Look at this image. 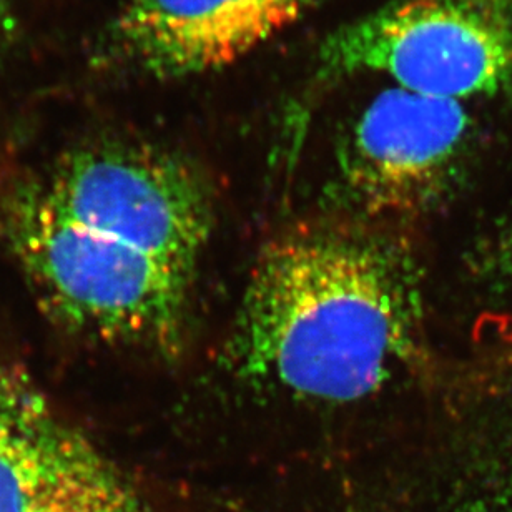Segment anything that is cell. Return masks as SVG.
I'll list each match as a JSON object with an SVG mask.
<instances>
[{
	"label": "cell",
	"mask_w": 512,
	"mask_h": 512,
	"mask_svg": "<svg viewBox=\"0 0 512 512\" xmlns=\"http://www.w3.org/2000/svg\"><path fill=\"white\" fill-rule=\"evenodd\" d=\"M213 227L197 167L153 143L99 138L15 188L4 232L45 313L87 338L170 351Z\"/></svg>",
	"instance_id": "6da1fadb"
},
{
	"label": "cell",
	"mask_w": 512,
	"mask_h": 512,
	"mask_svg": "<svg viewBox=\"0 0 512 512\" xmlns=\"http://www.w3.org/2000/svg\"><path fill=\"white\" fill-rule=\"evenodd\" d=\"M416 325L403 250L363 227L315 225L256 260L233 333L245 378L300 398L350 403L393 376Z\"/></svg>",
	"instance_id": "7a4b0ae2"
},
{
	"label": "cell",
	"mask_w": 512,
	"mask_h": 512,
	"mask_svg": "<svg viewBox=\"0 0 512 512\" xmlns=\"http://www.w3.org/2000/svg\"><path fill=\"white\" fill-rule=\"evenodd\" d=\"M318 72L388 75L399 89L461 102L512 82V9L501 0H389L321 44Z\"/></svg>",
	"instance_id": "3957f363"
},
{
	"label": "cell",
	"mask_w": 512,
	"mask_h": 512,
	"mask_svg": "<svg viewBox=\"0 0 512 512\" xmlns=\"http://www.w3.org/2000/svg\"><path fill=\"white\" fill-rule=\"evenodd\" d=\"M469 127L461 102L384 90L341 142L336 188L370 215L428 207L456 173Z\"/></svg>",
	"instance_id": "277c9868"
},
{
	"label": "cell",
	"mask_w": 512,
	"mask_h": 512,
	"mask_svg": "<svg viewBox=\"0 0 512 512\" xmlns=\"http://www.w3.org/2000/svg\"><path fill=\"white\" fill-rule=\"evenodd\" d=\"M0 512H143L112 461L17 365L0 361Z\"/></svg>",
	"instance_id": "5b68a950"
},
{
	"label": "cell",
	"mask_w": 512,
	"mask_h": 512,
	"mask_svg": "<svg viewBox=\"0 0 512 512\" xmlns=\"http://www.w3.org/2000/svg\"><path fill=\"white\" fill-rule=\"evenodd\" d=\"M316 0H125L95 42L99 69L170 80L220 70Z\"/></svg>",
	"instance_id": "8992f818"
},
{
	"label": "cell",
	"mask_w": 512,
	"mask_h": 512,
	"mask_svg": "<svg viewBox=\"0 0 512 512\" xmlns=\"http://www.w3.org/2000/svg\"><path fill=\"white\" fill-rule=\"evenodd\" d=\"M14 0H0V45L14 32Z\"/></svg>",
	"instance_id": "52a82bcc"
},
{
	"label": "cell",
	"mask_w": 512,
	"mask_h": 512,
	"mask_svg": "<svg viewBox=\"0 0 512 512\" xmlns=\"http://www.w3.org/2000/svg\"><path fill=\"white\" fill-rule=\"evenodd\" d=\"M501 2H503V4L508 5V7H511L512 9V0H501Z\"/></svg>",
	"instance_id": "ba28073f"
}]
</instances>
